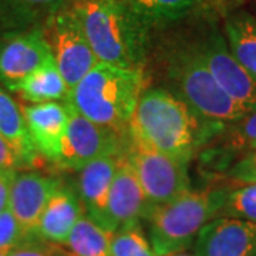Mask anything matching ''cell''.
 I'll list each match as a JSON object with an SVG mask.
<instances>
[{
    "mask_svg": "<svg viewBox=\"0 0 256 256\" xmlns=\"http://www.w3.org/2000/svg\"><path fill=\"white\" fill-rule=\"evenodd\" d=\"M0 136L16 148L24 164H36L38 152L28 134L23 112L16 101L0 87Z\"/></svg>",
    "mask_w": 256,
    "mask_h": 256,
    "instance_id": "obj_20",
    "label": "cell"
},
{
    "mask_svg": "<svg viewBox=\"0 0 256 256\" xmlns=\"http://www.w3.org/2000/svg\"><path fill=\"white\" fill-rule=\"evenodd\" d=\"M122 154L101 156L80 170L77 195L82 204L84 214L100 224L102 228H106L111 186Z\"/></svg>",
    "mask_w": 256,
    "mask_h": 256,
    "instance_id": "obj_15",
    "label": "cell"
},
{
    "mask_svg": "<svg viewBox=\"0 0 256 256\" xmlns=\"http://www.w3.org/2000/svg\"><path fill=\"white\" fill-rule=\"evenodd\" d=\"M111 256H156V254L140 225H132L112 234Z\"/></svg>",
    "mask_w": 256,
    "mask_h": 256,
    "instance_id": "obj_24",
    "label": "cell"
},
{
    "mask_svg": "<svg viewBox=\"0 0 256 256\" xmlns=\"http://www.w3.org/2000/svg\"><path fill=\"white\" fill-rule=\"evenodd\" d=\"M146 86L144 70L98 62L70 92L67 102L92 122L127 136Z\"/></svg>",
    "mask_w": 256,
    "mask_h": 256,
    "instance_id": "obj_3",
    "label": "cell"
},
{
    "mask_svg": "<svg viewBox=\"0 0 256 256\" xmlns=\"http://www.w3.org/2000/svg\"><path fill=\"white\" fill-rule=\"evenodd\" d=\"M196 256H256V224L218 216L194 240Z\"/></svg>",
    "mask_w": 256,
    "mask_h": 256,
    "instance_id": "obj_11",
    "label": "cell"
},
{
    "mask_svg": "<svg viewBox=\"0 0 256 256\" xmlns=\"http://www.w3.org/2000/svg\"><path fill=\"white\" fill-rule=\"evenodd\" d=\"M2 171H3V170H0V172H2ZM4 171H6V170H4Z\"/></svg>",
    "mask_w": 256,
    "mask_h": 256,
    "instance_id": "obj_34",
    "label": "cell"
},
{
    "mask_svg": "<svg viewBox=\"0 0 256 256\" xmlns=\"http://www.w3.org/2000/svg\"><path fill=\"white\" fill-rule=\"evenodd\" d=\"M132 10L150 28L188 18L204 0H128Z\"/></svg>",
    "mask_w": 256,
    "mask_h": 256,
    "instance_id": "obj_22",
    "label": "cell"
},
{
    "mask_svg": "<svg viewBox=\"0 0 256 256\" xmlns=\"http://www.w3.org/2000/svg\"><path fill=\"white\" fill-rule=\"evenodd\" d=\"M225 38L232 56L256 82V18L238 10L225 18Z\"/></svg>",
    "mask_w": 256,
    "mask_h": 256,
    "instance_id": "obj_19",
    "label": "cell"
},
{
    "mask_svg": "<svg viewBox=\"0 0 256 256\" xmlns=\"http://www.w3.org/2000/svg\"><path fill=\"white\" fill-rule=\"evenodd\" d=\"M16 174H18L16 170H6L0 172V214L4 210H8L9 206L10 188H12V184Z\"/></svg>",
    "mask_w": 256,
    "mask_h": 256,
    "instance_id": "obj_30",
    "label": "cell"
},
{
    "mask_svg": "<svg viewBox=\"0 0 256 256\" xmlns=\"http://www.w3.org/2000/svg\"><path fill=\"white\" fill-rule=\"evenodd\" d=\"M164 70L170 92L210 124L224 127L249 112L215 82L194 42L168 48L164 54Z\"/></svg>",
    "mask_w": 256,
    "mask_h": 256,
    "instance_id": "obj_4",
    "label": "cell"
},
{
    "mask_svg": "<svg viewBox=\"0 0 256 256\" xmlns=\"http://www.w3.org/2000/svg\"><path fill=\"white\" fill-rule=\"evenodd\" d=\"M220 128L195 114L166 88H146L128 124V144L190 162L210 134Z\"/></svg>",
    "mask_w": 256,
    "mask_h": 256,
    "instance_id": "obj_1",
    "label": "cell"
},
{
    "mask_svg": "<svg viewBox=\"0 0 256 256\" xmlns=\"http://www.w3.org/2000/svg\"><path fill=\"white\" fill-rule=\"evenodd\" d=\"M46 26L30 28L0 38V82H16L53 60Z\"/></svg>",
    "mask_w": 256,
    "mask_h": 256,
    "instance_id": "obj_10",
    "label": "cell"
},
{
    "mask_svg": "<svg viewBox=\"0 0 256 256\" xmlns=\"http://www.w3.org/2000/svg\"><path fill=\"white\" fill-rule=\"evenodd\" d=\"M111 239L112 232L84 214L74 225L64 246L74 256H111Z\"/></svg>",
    "mask_w": 256,
    "mask_h": 256,
    "instance_id": "obj_21",
    "label": "cell"
},
{
    "mask_svg": "<svg viewBox=\"0 0 256 256\" xmlns=\"http://www.w3.org/2000/svg\"><path fill=\"white\" fill-rule=\"evenodd\" d=\"M9 90L20 94L23 100L33 104L50 101H67L70 88L56 66L54 58L43 64L36 72L16 82L6 86Z\"/></svg>",
    "mask_w": 256,
    "mask_h": 256,
    "instance_id": "obj_18",
    "label": "cell"
},
{
    "mask_svg": "<svg viewBox=\"0 0 256 256\" xmlns=\"http://www.w3.org/2000/svg\"><path fill=\"white\" fill-rule=\"evenodd\" d=\"M194 43L220 88L249 112L255 110L256 82L232 56L226 38L220 30L210 28Z\"/></svg>",
    "mask_w": 256,
    "mask_h": 256,
    "instance_id": "obj_9",
    "label": "cell"
},
{
    "mask_svg": "<svg viewBox=\"0 0 256 256\" xmlns=\"http://www.w3.org/2000/svg\"><path fill=\"white\" fill-rule=\"evenodd\" d=\"M228 186L210 191L182 192L150 210L148 239L156 256H168L188 248L208 222L218 218Z\"/></svg>",
    "mask_w": 256,
    "mask_h": 256,
    "instance_id": "obj_5",
    "label": "cell"
},
{
    "mask_svg": "<svg viewBox=\"0 0 256 256\" xmlns=\"http://www.w3.org/2000/svg\"><path fill=\"white\" fill-rule=\"evenodd\" d=\"M226 136V146L234 150L249 148L256 141V108L245 117L232 122Z\"/></svg>",
    "mask_w": 256,
    "mask_h": 256,
    "instance_id": "obj_25",
    "label": "cell"
},
{
    "mask_svg": "<svg viewBox=\"0 0 256 256\" xmlns=\"http://www.w3.org/2000/svg\"><path fill=\"white\" fill-rule=\"evenodd\" d=\"M46 33L56 66L72 92L98 63L72 3L47 22Z\"/></svg>",
    "mask_w": 256,
    "mask_h": 256,
    "instance_id": "obj_7",
    "label": "cell"
},
{
    "mask_svg": "<svg viewBox=\"0 0 256 256\" xmlns=\"http://www.w3.org/2000/svg\"><path fill=\"white\" fill-rule=\"evenodd\" d=\"M148 210L146 195L124 152L111 186L106 229L114 234L120 229L140 225V220L146 218Z\"/></svg>",
    "mask_w": 256,
    "mask_h": 256,
    "instance_id": "obj_12",
    "label": "cell"
},
{
    "mask_svg": "<svg viewBox=\"0 0 256 256\" xmlns=\"http://www.w3.org/2000/svg\"><path fill=\"white\" fill-rule=\"evenodd\" d=\"M248 150H256V141L255 142H252V144L249 146V148H248Z\"/></svg>",
    "mask_w": 256,
    "mask_h": 256,
    "instance_id": "obj_33",
    "label": "cell"
},
{
    "mask_svg": "<svg viewBox=\"0 0 256 256\" xmlns=\"http://www.w3.org/2000/svg\"><path fill=\"white\" fill-rule=\"evenodd\" d=\"M30 239L9 210L0 214V249H13Z\"/></svg>",
    "mask_w": 256,
    "mask_h": 256,
    "instance_id": "obj_27",
    "label": "cell"
},
{
    "mask_svg": "<svg viewBox=\"0 0 256 256\" xmlns=\"http://www.w3.org/2000/svg\"><path fill=\"white\" fill-rule=\"evenodd\" d=\"M8 256H74L63 245L52 244L43 239L30 238L13 249H10Z\"/></svg>",
    "mask_w": 256,
    "mask_h": 256,
    "instance_id": "obj_26",
    "label": "cell"
},
{
    "mask_svg": "<svg viewBox=\"0 0 256 256\" xmlns=\"http://www.w3.org/2000/svg\"><path fill=\"white\" fill-rule=\"evenodd\" d=\"M67 102V101H66ZM68 122L58 156V164L66 170L80 171L94 160L106 156L122 154V138L114 130L101 127L82 116L68 104Z\"/></svg>",
    "mask_w": 256,
    "mask_h": 256,
    "instance_id": "obj_8",
    "label": "cell"
},
{
    "mask_svg": "<svg viewBox=\"0 0 256 256\" xmlns=\"http://www.w3.org/2000/svg\"><path fill=\"white\" fill-rule=\"evenodd\" d=\"M82 215L84 208L78 195L60 185L47 202L33 236L64 246L74 225Z\"/></svg>",
    "mask_w": 256,
    "mask_h": 256,
    "instance_id": "obj_16",
    "label": "cell"
},
{
    "mask_svg": "<svg viewBox=\"0 0 256 256\" xmlns=\"http://www.w3.org/2000/svg\"><path fill=\"white\" fill-rule=\"evenodd\" d=\"M168 256H196L195 254H188V252H184V250H181V252H175V254H171V255Z\"/></svg>",
    "mask_w": 256,
    "mask_h": 256,
    "instance_id": "obj_31",
    "label": "cell"
},
{
    "mask_svg": "<svg viewBox=\"0 0 256 256\" xmlns=\"http://www.w3.org/2000/svg\"><path fill=\"white\" fill-rule=\"evenodd\" d=\"M126 156L142 188L150 210L190 190L186 162L132 144H128Z\"/></svg>",
    "mask_w": 256,
    "mask_h": 256,
    "instance_id": "obj_6",
    "label": "cell"
},
{
    "mask_svg": "<svg viewBox=\"0 0 256 256\" xmlns=\"http://www.w3.org/2000/svg\"><path fill=\"white\" fill-rule=\"evenodd\" d=\"M24 161L20 156L16 148L10 144L3 136H0V170H16L23 166Z\"/></svg>",
    "mask_w": 256,
    "mask_h": 256,
    "instance_id": "obj_29",
    "label": "cell"
},
{
    "mask_svg": "<svg viewBox=\"0 0 256 256\" xmlns=\"http://www.w3.org/2000/svg\"><path fill=\"white\" fill-rule=\"evenodd\" d=\"M10 249H0V256H8Z\"/></svg>",
    "mask_w": 256,
    "mask_h": 256,
    "instance_id": "obj_32",
    "label": "cell"
},
{
    "mask_svg": "<svg viewBox=\"0 0 256 256\" xmlns=\"http://www.w3.org/2000/svg\"><path fill=\"white\" fill-rule=\"evenodd\" d=\"M72 0H0V38L46 26Z\"/></svg>",
    "mask_w": 256,
    "mask_h": 256,
    "instance_id": "obj_17",
    "label": "cell"
},
{
    "mask_svg": "<svg viewBox=\"0 0 256 256\" xmlns=\"http://www.w3.org/2000/svg\"><path fill=\"white\" fill-rule=\"evenodd\" d=\"M22 112L37 152L57 162L68 122L67 102L50 101L32 104L23 107Z\"/></svg>",
    "mask_w": 256,
    "mask_h": 256,
    "instance_id": "obj_14",
    "label": "cell"
},
{
    "mask_svg": "<svg viewBox=\"0 0 256 256\" xmlns=\"http://www.w3.org/2000/svg\"><path fill=\"white\" fill-rule=\"evenodd\" d=\"M100 63L144 70L150 30L128 0H72Z\"/></svg>",
    "mask_w": 256,
    "mask_h": 256,
    "instance_id": "obj_2",
    "label": "cell"
},
{
    "mask_svg": "<svg viewBox=\"0 0 256 256\" xmlns=\"http://www.w3.org/2000/svg\"><path fill=\"white\" fill-rule=\"evenodd\" d=\"M220 216L256 224V184H242L229 188Z\"/></svg>",
    "mask_w": 256,
    "mask_h": 256,
    "instance_id": "obj_23",
    "label": "cell"
},
{
    "mask_svg": "<svg viewBox=\"0 0 256 256\" xmlns=\"http://www.w3.org/2000/svg\"><path fill=\"white\" fill-rule=\"evenodd\" d=\"M62 185L58 180L40 172L16 174L10 188L8 210L18 220L30 238H34V229L47 202Z\"/></svg>",
    "mask_w": 256,
    "mask_h": 256,
    "instance_id": "obj_13",
    "label": "cell"
},
{
    "mask_svg": "<svg viewBox=\"0 0 256 256\" xmlns=\"http://www.w3.org/2000/svg\"><path fill=\"white\" fill-rule=\"evenodd\" d=\"M229 176L239 184H256V150H249L236 161L229 170Z\"/></svg>",
    "mask_w": 256,
    "mask_h": 256,
    "instance_id": "obj_28",
    "label": "cell"
}]
</instances>
